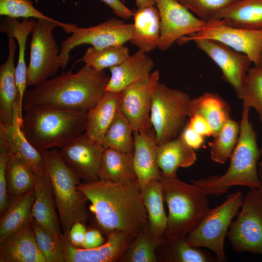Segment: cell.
I'll return each mask as SVG.
<instances>
[{
  "instance_id": "obj_30",
  "label": "cell",
  "mask_w": 262,
  "mask_h": 262,
  "mask_svg": "<svg viewBox=\"0 0 262 262\" xmlns=\"http://www.w3.org/2000/svg\"><path fill=\"white\" fill-rule=\"evenodd\" d=\"M230 109L227 102L218 94L213 92H206L191 99L188 109V116L199 115L209 122L213 135L230 119Z\"/></svg>"
},
{
  "instance_id": "obj_21",
  "label": "cell",
  "mask_w": 262,
  "mask_h": 262,
  "mask_svg": "<svg viewBox=\"0 0 262 262\" xmlns=\"http://www.w3.org/2000/svg\"><path fill=\"white\" fill-rule=\"evenodd\" d=\"M22 122L17 107L12 124L6 128L0 125V139L4 142L10 155L20 156L31 166L35 174L48 176L42 154L25 137L21 128Z\"/></svg>"
},
{
  "instance_id": "obj_28",
  "label": "cell",
  "mask_w": 262,
  "mask_h": 262,
  "mask_svg": "<svg viewBox=\"0 0 262 262\" xmlns=\"http://www.w3.org/2000/svg\"><path fill=\"white\" fill-rule=\"evenodd\" d=\"M196 160L194 149L185 143L180 135L158 147L157 164L164 175H177L179 168L189 167Z\"/></svg>"
},
{
  "instance_id": "obj_51",
  "label": "cell",
  "mask_w": 262,
  "mask_h": 262,
  "mask_svg": "<svg viewBox=\"0 0 262 262\" xmlns=\"http://www.w3.org/2000/svg\"><path fill=\"white\" fill-rule=\"evenodd\" d=\"M259 66H262V55H261V57L260 63V65Z\"/></svg>"
},
{
  "instance_id": "obj_40",
  "label": "cell",
  "mask_w": 262,
  "mask_h": 262,
  "mask_svg": "<svg viewBox=\"0 0 262 262\" xmlns=\"http://www.w3.org/2000/svg\"><path fill=\"white\" fill-rule=\"evenodd\" d=\"M33 228L38 247L47 262H65L61 236H55L33 220Z\"/></svg>"
},
{
  "instance_id": "obj_38",
  "label": "cell",
  "mask_w": 262,
  "mask_h": 262,
  "mask_svg": "<svg viewBox=\"0 0 262 262\" xmlns=\"http://www.w3.org/2000/svg\"><path fill=\"white\" fill-rule=\"evenodd\" d=\"M166 259L178 262H218L216 257L201 247L190 245L186 237L166 240Z\"/></svg>"
},
{
  "instance_id": "obj_12",
  "label": "cell",
  "mask_w": 262,
  "mask_h": 262,
  "mask_svg": "<svg viewBox=\"0 0 262 262\" xmlns=\"http://www.w3.org/2000/svg\"><path fill=\"white\" fill-rule=\"evenodd\" d=\"M196 39H208L219 41L247 55L255 66L260 65L262 53V30H248L231 27L221 19L205 22L198 33L180 38V44Z\"/></svg>"
},
{
  "instance_id": "obj_42",
  "label": "cell",
  "mask_w": 262,
  "mask_h": 262,
  "mask_svg": "<svg viewBox=\"0 0 262 262\" xmlns=\"http://www.w3.org/2000/svg\"><path fill=\"white\" fill-rule=\"evenodd\" d=\"M205 22L213 19L216 14L238 0H177Z\"/></svg>"
},
{
  "instance_id": "obj_19",
  "label": "cell",
  "mask_w": 262,
  "mask_h": 262,
  "mask_svg": "<svg viewBox=\"0 0 262 262\" xmlns=\"http://www.w3.org/2000/svg\"><path fill=\"white\" fill-rule=\"evenodd\" d=\"M0 262H47L37 245L32 218L0 240Z\"/></svg>"
},
{
  "instance_id": "obj_7",
  "label": "cell",
  "mask_w": 262,
  "mask_h": 262,
  "mask_svg": "<svg viewBox=\"0 0 262 262\" xmlns=\"http://www.w3.org/2000/svg\"><path fill=\"white\" fill-rule=\"evenodd\" d=\"M244 196L241 191L229 194L219 205L209 209L196 227L186 237L192 246L211 250L218 262L226 261L224 243L232 222L241 207Z\"/></svg>"
},
{
  "instance_id": "obj_14",
  "label": "cell",
  "mask_w": 262,
  "mask_h": 262,
  "mask_svg": "<svg viewBox=\"0 0 262 262\" xmlns=\"http://www.w3.org/2000/svg\"><path fill=\"white\" fill-rule=\"evenodd\" d=\"M159 77V70H155L120 93L119 108L130 121L133 131H145L152 128L150 114Z\"/></svg>"
},
{
  "instance_id": "obj_34",
  "label": "cell",
  "mask_w": 262,
  "mask_h": 262,
  "mask_svg": "<svg viewBox=\"0 0 262 262\" xmlns=\"http://www.w3.org/2000/svg\"><path fill=\"white\" fill-rule=\"evenodd\" d=\"M130 56L129 48L114 45L102 48H88L77 62H82L97 72L117 66Z\"/></svg>"
},
{
  "instance_id": "obj_16",
  "label": "cell",
  "mask_w": 262,
  "mask_h": 262,
  "mask_svg": "<svg viewBox=\"0 0 262 262\" xmlns=\"http://www.w3.org/2000/svg\"><path fill=\"white\" fill-rule=\"evenodd\" d=\"M104 148L101 143L91 140L83 133L59 151L71 170L83 182H88L99 180Z\"/></svg>"
},
{
  "instance_id": "obj_22",
  "label": "cell",
  "mask_w": 262,
  "mask_h": 262,
  "mask_svg": "<svg viewBox=\"0 0 262 262\" xmlns=\"http://www.w3.org/2000/svg\"><path fill=\"white\" fill-rule=\"evenodd\" d=\"M154 66L152 58L139 49L119 65L109 68L111 76L106 91L122 92L131 85L148 76Z\"/></svg>"
},
{
  "instance_id": "obj_25",
  "label": "cell",
  "mask_w": 262,
  "mask_h": 262,
  "mask_svg": "<svg viewBox=\"0 0 262 262\" xmlns=\"http://www.w3.org/2000/svg\"><path fill=\"white\" fill-rule=\"evenodd\" d=\"M154 5L138 8L133 15V33L129 42L147 53L158 49L159 45L160 17Z\"/></svg>"
},
{
  "instance_id": "obj_50",
  "label": "cell",
  "mask_w": 262,
  "mask_h": 262,
  "mask_svg": "<svg viewBox=\"0 0 262 262\" xmlns=\"http://www.w3.org/2000/svg\"><path fill=\"white\" fill-rule=\"evenodd\" d=\"M258 173L261 180V184L258 190L262 193V160L258 163Z\"/></svg>"
},
{
  "instance_id": "obj_47",
  "label": "cell",
  "mask_w": 262,
  "mask_h": 262,
  "mask_svg": "<svg viewBox=\"0 0 262 262\" xmlns=\"http://www.w3.org/2000/svg\"><path fill=\"white\" fill-rule=\"evenodd\" d=\"M108 6L113 12L118 17L129 19L133 16V13L120 0H101Z\"/></svg>"
},
{
  "instance_id": "obj_9",
  "label": "cell",
  "mask_w": 262,
  "mask_h": 262,
  "mask_svg": "<svg viewBox=\"0 0 262 262\" xmlns=\"http://www.w3.org/2000/svg\"><path fill=\"white\" fill-rule=\"evenodd\" d=\"M190 100L186 93L158 82L150 114L158 146L177 137L188 116Z\"/></svg>"
},
{
  "instance_id": "obj_29",
  "label": "cell",
  "mask_w": 262,
  "mask_h": 262,
  "mask_svg": "<svg viewBox=\"0 0 262 262\" xmlns=\"http://www.w3.org/2000/svg\"><path fill=\"white\" fill-rule=\"evenodd\" d=\"M132 154L115 148H105L99 166V180L117 183L137 180Z\"/></svg>"
},
{
  "instance_id": "obj_33",
  "label": "cell",
  "mask_w": 262,
  "mask_h": 262,
  "mask_svg": "<svg viewBox=\"0 0 262 262\" xmlns=\"http://www.w3.org/2000/svg\"><path fill=\"white\" fill-rule=\"evenodd\" d=\"M34 174L31 166L20 156L11 155L6 168L9 196H19L33 189Z\"/></svg>"
},
{
  "instance_id": "obj_8",
  "label": "cell",
  "mask_w": 262,
  "mask_h": 262,
  "mask_svg": "<svg viewBox=\"0 0 262 262\" xmlns=\"http://www.w3.org/2000/svg\"><path fill=\"white\" fill-rule=\"evenodd\" d=\"M76 24L53 20L37 19L32 32L30 58L27 67V83L35 86L55 76L60 66V50L52 35L54 29L60 27L70 33Z\"/></svg>"
},
{
  "instance_id": "obj_3",
  "label": "cell",
  "mask_w": 262,
  "mask_h": 262,
  "mask_svg": "<svg viewBox=\"0 0 262 262\" xmlns=\"http://www.w3.org/2000/svg\"><path fill=\"white\" fill-rule=\"evenodd\" d=\"M250 109L248 105L243 103L238 140L230 157L227 171L222 175L191 180L208 196H221L234 186H245L253 190L258 189L261 185L258 163L262 149L258 147L257 134L249 119Z\"/></svg>"
},
{
  "instance_id": "obj_11",
  "label": "cell",
  "mask_w": 262,
  "mask_h": 262,
  "mask_svg": "<svg viewBox=\"0 0 262 262\" xmlns=\"http://www.w3.org/2000/svg\"><path fill=\"white\" fill-rule=\"evenodd\" d=\"M133 24L124 22L117 18H111L101 23L89 27H78L71 30V35L61 43L59 62L66 68L69 60L70 51L82 44H90L95 48L114 45H122L129 41L133 33Z\"/></svg>"
},
{
  "instance_id": "obj_23",
  "label": "cell",
  "mask_w": 262,
  "mask_h": 262,
  "mask_svg": "<svg viewBox=\"0 0 262 262\" xmlns=\"http://www.w3.org/2000/svg\"><path fill=\"white\" fill-rule=\"evenodd\" d=\"M8 46L7 58L0 66V125L5 128L12 124L16 109L18 107L19 110L14 64L16 48L15 38L8 37Z\"/></svg>"
},
{
  "instance_id": "obj_49",
  "label": "cell",
  "mask_w": 262,
  "mask_h": 262,
  "mask_svg": "<svg viewBox=\"0 0 262 262\" xmlns=\"http://www.w3.org/2000/svg\"><path fill=\"white\" fill-rule=\"evenodd\" d=\"M135 5L137 8L155 5V0H135Z\"/></svg>"
},
{
  "instance_id": "obj_37",
  "label": "cell",
  "mask_w": 262,
  "mask_h": 262,
  "mask_svg": "<svg viewBox=\"0 0 262 262\" xmlns=\"http://www.w3.org/2000/svg\"><path fill=\"white\" fill-rule=\"evenodd\" d=\"M161 243V237L151 232L147 223L124 254L125 260L130 262H156L155 251Z\"/></svg>"
},
{
  "instance_id": "obj_17",
  "label": "cell",
  "mask_w": 262,
  "mask_h": 262,
  "mask_svg": "<svg viewBox=\"0 0 262 262\" xmlns=\"http://www.w3.org/2000/svg\"><path fill=\"white\" fill-rule=\"evenodd\" d=\"M132 236L122 231L108 234L107 241L92 248H81L73 245L68 237H60L65 262H113L123 256Z\"/></svg>"
},
{
  "instance_id": "obj_20",
  "label": "cell",
  "mask_w": 262,
  "mask_h": 262,
  "mask_svg": "<svg viewBox=\"0 0 262 262\" xmlns=\"http://www.w3.org/2000/svg\"><path fill=\"white\" fill-rule=\"evenodd\" d=\"M35 198L31 216L38 225L57 237L63 234L56 213L55 198L50 180L48 176L34 174Z\"/></svg>"
},
{
  "instance_id": "obj_39",
  "label": "cell",
  "mask_w": 262,
  "mask_h": 262,
  "mask_svg": "<svg viewBox=\"0 0 262 262\" xmlns=\"http://www.w3.org/2000/svg\"><path fill=\"white\" fill-rule=\"evenodd\" d=\"M241 99L255 110L262 123V66L248 69Z\"/></svg>"
},
{
  "instance_id": "obj_24",
  "label": "cell",
  "mask_w": 262,
  "mask_h": 262,
  "mask_svg": "<svg viewBox=\"0 0 262 262\" xmlns=\"http://www.w3.org/2000/svg\"><path fill=\"white\" fill-rule=\"evenodd\" d=\"M35 23V19L23 18L21 22L17 18L6 17L0 23V31L8 37L16 39L18 46V62L16 67L15 76L18 92L19 113L23 116V98L27 83V67L25 61V51L27 40L32 33Z\"/></svg>"
},
{
  "instance_id": "obj_41",
  "label": "cell",
  "mask_w": 262,
  "mask_h": 262,
  "mask_svg": "<svg viewBox=\"0 0 262 262\" xmlns=\"http://www.w3.org/2000/svg\"><path fill=\"white\" fill-rule=\"evenodd\" d=\"M0 15L17 19L54 20L36 9L30 0H0Z\"/></svg>"
},
{
  "instance_id": "obj_15",
  "label": "cell",
  "mask_w": 262,
  "mask_h": 262,
  "mask_svg": "<svg viewBox=\"0 0 262 262\" xmlns=\"http://www.w3.org/2000/svg\"><path fill=\"white\" fill-rule=\"evenodd\" d=\"M196 46L220 68L223 79L241 99L246 76L252 62L246 55L214 40L196 39Z\"/></svg>"
},
{
  "instance_id": "obj_5",
  "label": "cell",
  "mask_w": 262,
  "mask_h": 262,
  "mask_svg": "<svg viewBox=\"0 0 262 262\" xmlns=\"http://www.w3.org/2000/svg\"><path fill=\"white\" fill-rule=\"evenodd\" d=\"M164 200L168 209L164 232L167 240L186 237L199 224L209 210L208 195L199 186L180 180L177 175L161 173Z\"/></svg>"
},
{
  "instance_id": "obj_1",
  "label": "cell",
  "mask_w": 262,
  "mask_h": 262,
  "mask_svg": "<svg viewBox=\"0 0 262 262\" xmlns=\"http://www.w3.org/2000/svg\"><path fill=\"white\" fill-rule=\"evenodd\" d=\"M77 188L90 202V210L108 234L118 231L135 237L147 224L137 180L126 183L100 180L80 182Z\"/></svg>"
},
{
  "instance_id": "obj_44",
  "label": "cell",
  "mask_w": 262,
  "mask_h": 262,
  "mask_svg": "<svg viewBox=\"0 0 262 262\" xmlns=\"http://www.w3.org/2000/svg\"><path fill=\"white\" fill-rule=\"evenodd\" d=\"M188 124L203 136H213V130L209 122L202 116L194 115L190 116Z\"/></svg>"
},
{
  "instance_id": "obj_36",
  "label": "cell",
  "mask_w": 262,
  "mask_h": 262,
  "mask_svg": "<svg viewBox=\"0 0 262 262\" xmlns=\"http://www.w3.org/2000/svg\"><path fill=\"white\" fill-rule=\"evenodd\" d=\"M240 124L229 119L208 143L211 157L214 162L223 164L230 158L238 140Z\"/></svg>"
},
{
  "instance_id": "obj_43",
  "label": "cell",
  "mask_w": 262,
  "mask_h": 262,
  "mask_svg": "<svg viewBox=\"0 0 262 262\" xmlns=\"http://www.w3.org/2000/svg\"><path fill=\"white\" fill-rule=\"evenodd\" d=\"M10 155L5 144L0 139V214L1 216L6 210L9 203L8 192L6 168Z\"/></svg>"
},
{
  "instance_id": "obj_31",
  "label": "cell",
  "mask_w": 262,
  "mask_h": 262,
  "mask_svg": "<svg viewBox=\"0 0 262 262\" xmlns=\"http://www.w3.org/2000/svg\"><path fill=\"white\" fill-rule=\"evenodd\" d=\"M35 198L34 188L19 196H12L0 216V240L17 230L32 219V209Z\"/></svg>"
},
{
  "instance_id": "obj_26",
  "label": "cell",
  "mask_w": 262,
  "mask_h": 262,
  "mask_svg": "<svg viewBox=\"0 0 262 262\" xmlns=\"http://www.w3.org/2000/svg\"><path fill=\"white\" fill-rule=\"evenodd\" d=\"M120 93L106 91L87 112L84 133L91 140L102 144L119 108Z\"/></svg>"
},
{
  "instance_id": "obj_35",
  "label": "cell",
  "mask_w": 262,
  "mask_h": 262,
  "mask_svg": "<svg viewBox=\"0 0 262 262\" xmlns=\"http://www.w3.org/2000/svg\"><path fill=\"white\" fill-rule=\"evenodd\" d=\"M102 144L104 148H113L133 153V130L120 108L105 134Z\"/></svg>"
},
{
  "instance_id": "obj_48",
  "label": "cell",
  "mask_w": 262,
  "mask_h": 262,
  "mask_svg": "<svg viewBox=\"0 0 262 262\" xmlns=\"http://www.w3.org/2000/svg\"><path fill=\"white\" fill-rule=\"evenodd\" d=\"M104 243V239L100 232L95 229L86 230L82 247L92 248L98 247Z\"/></svg>"
},
{
  "instance_id": "obj_4",
  "label": "cell",
  "mask_w": 262,
  "mask_h": 262,
  "mask_svg": "<svg viewBox=\"0 0 262 262\" xmlns=\"http://www.w3.org/2000/svg\"><path fill=\"white\" fill-rule=\"evenodd\" d=\"M24 112L22 131L40 152L60 149L85 131L87 112L47 106L35 107Z\"/></svg>"
},
{
  "instance_id": "obj_27",
  "label": "cell",
  "mask_w": 262,
  "mask_h": 262,
  "mask_svg": "<svg viewBox=\"0 0 262 262\" xmlns=\"http://www.w3.org/2000/svg\"><path fill=\"white\" fill-rule=\"evenodd\" d=\"M213 19H221L233 27L262 30V0H238L219 12Z\"/></svg>"
},
{
  "instance_id": "obj_6",
  "label": "cell",
  "mask_w": 262,
  "mask_h": 262,
  "mask_svg": "<svg viewBox=\"0 0 262 262\" xmlns=\"http://www.w3.org/2000/svg\"><path fill=\"white\" fill-rule=\"evenodd\" d=\"M41 153L52 185L62 232L68 237L74 223L80 222L85 224L87 222L88 200L77 188L80 179L65 163L59 149L46 150Z\"/></svg>"
},
{
  "instance_id": "obj_18",
  "label": "cell",
  "mask_w": 262,
  "mask_h": 262,
  "mask_svg": "<svg viewBox=\"0 0 262 262\" xmlns=\"http://www.w3.org/2000/svg\"><path fill=\"white\" fill-rule=\"evenodd\" d=\"M133 164L140 190L154 179L159 180L161 171L157 164L158 145L152 128L145 131H133Z\"/></svg>"
},
{
  "instance_id": "obj_45",
  "label": "cell",
  "mask_w": 262,
  "mask_h": 262,
  "mask_svg": "<svg viewBox=\"0 0 262 262\" xmlns=\"http://www.w3.org/2000/svg\"><path fill=\"white\" fill-rule=\"evenodd\" d=\"M185 143L194 149L199 148L204 141V136L194 131L188 124L180 134Z\"/></svg>"
},
{
  "instance_id": "obj_2",
  "label": "cell",
  "mask_w": 262,
  "mask_h": 262,
  "mask_svg": "<svg viewBox=\"0 0 262 262\" xmlns=\"http://www.w3.org/2000/svg\"><path fill=\"white\" fill-rule=\"evenodd\" d=\"M110 77L84 65L50 78L26 90L23 111L38 106L87 112L106 93Z\"/></svg>"
},
{
  "instance_id": "obj_13",
  "label": "cell",
  "mask_w": 262,
  "mask_h": 262,
  "mask_svg": "<svg viewBox=\"0 0 262 262\" xmlns=\"http://www.w3.org/2000/svg\"><path fill=\"white\" fill-rule=\"evenodd\" d=\"M160 17L158 49H168L180 38L200 31L205 21L194 16L177 0H155Z\"/></svg>"
},
{
  "instance_id": "obj_32",
  "label": "cell",
  "mask_w": 262,
  "mask_h": 262,
  "mask_svg": "<svg viewBox=\"0 0 262 262\" xmlns=\"http://www.w3.org/2000/svg\"><path fill=\"white\" fill-rule=\"evenodd\" d=\"M142 194L150 229L154 235L161 237L167 227V216L164 207L163 189L159 179L149 181Z\"/></svg>"
},
{
  "instance_id": "obj_10",
  "label": "cell",
  "mask_w": 262,
  "mask_h": 262,
  "mask_svg": "<svg viewBox=\"0 0 262 262\" xmlns=\"http://www.w3.org/2000/svg\"><path fill=\"white\" fill-rule=\"evenodd\" d=\"M227 237L235 252L262 255V193L258 189H250L244 197Z\"/></svg>"
},
{
  "instance_id": "obj_46",
  "label": "cell",
  "mask_w": 262,
  "mask_h": 262,
  "mask_svg": "<svg viewBox=\"0 0 262 262\" xmlns=\"http://www.w3.org/2000/svg\"><path fill=\"white\" fill-rule=\"evenodd\" d=\"M84 224L77 222L71 227L68 234V239L70 243L75 246L82 247L86 229Z\"/></svg>"
}]
</instances>
